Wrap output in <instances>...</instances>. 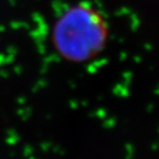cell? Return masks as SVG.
Instances as JSON below:
<instances>
[{
    "label": "cell",
    "mask_w": 159,
    "mask_h": 159,
    "mask_svg": "<svg viewBox=\"0 0 159 159\" xmlns=\"http://www.w3.org/2000/svg\"><path fill=\"white\" fill-rule=\"evenodd\" d=\"M51 40L61 57L82 63L104 50L108 40V25L96 8L81 2L69 7L57 17Z\"/></svg>",
    "instance_id": "6da1fadb"
}]
</instances>
